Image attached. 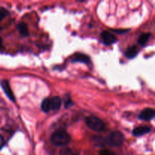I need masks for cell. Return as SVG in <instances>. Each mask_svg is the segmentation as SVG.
<instances>
[{
	"mask_svg": "<svg viewBox=\"0 0 155 155\" xmlns=\"http://www.w3.org/2000/svg\"><path fill=\"white\" fill-rule=\"evenodd\" d=\"M155 116V111L152 108H145L139 114V118L142 120L149 121L152 120Z\"/></svg>",
	"mask_w": 155,
	"mask_h": 155,
	"instance_id": "8992f818",
	"label": "cell"
},
{
	"mask_svg": "<svg viewBox=\"0 0 155 155\" xmlns=\"http://www.w3.org/2000/svg\"><path fill=\"white\" fill-rule=\"evenodd\" d=\"M72 62H80L83 64H89L90 62V58L89 56L85 54H81V53H77L73 57Z\"/></svg>",
	"mask_w": 155,
	"mask_h": 155,
	"instance_id": "ba28073f",
	"label": "cell"
},
{
	"mask_svg": "<svg viewBox=\"0 0 155 155\" xmlns=\"http://www.w3.org/2000/svg\"><path fill=\"white\" fill-rule=\"evenodd\" d=\"M73 101L72 100H71V98H70V97H68V98L65 99L64 101V106L66 108H68L69 107H71V106L73 105Z\"/></svg>",
	"mask_w": 155,
	"mask_h": 155,
	"instance_id": "2e32d148",
	"label": "cell"
},
{
	"mask_svg": "<svg viewBox=\"0 0 155 155\" xmlns=\"http://www.w3.org/2000/svg\"><path fill=\"white\" fill-rule=\"evenodd\" d=\"M2 45V39L1 36H0V48H1Z\"/></svg>",
	"mask_w": 155,
	"mask_h": 155,
	"instance_id": "44dd1931",
	"label": "cell"
},
{
	"mask_svg": "<svg viewBox=\"0 0 155 155\" xmlns=\"http://www.w3.org/2000/svg\"><path fill=\"white\" fill-rule=\"evenodd\" d=\"M106 145L113 147H119L123 145L124 142V136L120 131H114L105 138Z\"/></svg>",
	"mask_w": 155,
	"mask_h": 155,
	"instance_id": "3957f363",
	"label": "cell"
},
{
	"mask_svg": "<svg viewBox=\"0 0 155 155\" xmlns=\"http://www.w3.org/2000/svg\"><path fill=\"white\" fill-rule=\"evenodd\" d=\"M99 155H116L113 151H110V150H101L99 152Z\"/></svg>",
	"mask_w": 155,
	"mask_h": 155,
	"instance_id": "e0dca14e",
	"label": "cell"
},
{
	"mask_svg": "<svg viewBox=\"0 0 155 155\" xmlns=\"http://www.w3.org/2000/svg\"><path fill=\"white\" fill-rule=\"evenodd\" d=\"M71 136L64 130H57L51 136V142L55 146L63 147L68 145L71 142Z\"/></svg>",
	"mask_w": 155,
	"mask_h": 155,
	"instance_id": "6da1fadb",
	"label": "cell"
},
{
	"mask_svg": "<svg viewBox=\"0 0 155 155\" xmlns=\"http://www.w3.org/2000/svg\"><path fill=\"white\" fill-rule=\"evenodd\" d=\"M139 53V49H138V47L136 45H133V46L130 47L129 48H127V51H125V55L127 56L128 58H134L136 55Z\"/></svg>",
	"mask_w": 155,
	"mask_h": 155,
	"instance_id": "9c48e42d",
	"label": "cell"
},
{
	"mask_svg": "<svg viewBox=\"0 0 155 155\" xmlns=\"http://www.w3.org/2000/svg\"><path fill=\"white\" fill-rule=\"evenodd\" d=\"M9 12L7 9L4 8L2 7H0V22L2 21L4 18H5L6 17L8 16Z\"/></svg>",
	"mask_w": 155,
	"mask_h": 155,
	"instance_id": "9a60e30c",
	"label": "cell"
},
{
	"mask_svg": "<svg viewBox=\"0 0 155 155\" xmlns=\"http://www.w3.org/2000/svg\"><path fill=\"white\" fill-rule=\"evenodd\" d=\"M18 31H19L20 34L21 35L24 37H26V36H29V30H28V27H27V24L24 22H20L19 24H18Z\"/></svg>",
	"mask_w": 155,
	"mask_h": 155,
	"instance_id": "30bf717a",
	"label": "cell"
},
{
	"mask_svg": "<svg viewBox=\"0 0 155 155\" xmlns=\"http://www.w3.org/2000/svg\"><path fill=\"white\" fill-rule=\"evenodd\" d=\"M61 106V99L58 96H54L51 98V110H58L60 109Z\"/></svg>",
	"mask_w": 155,
	"mask_h": 155,
	"instance_id": "8fae6325",
	"label": "cell"
},
{
	"mask_svg": "<svg viewBox=\"0 0 155 155\" xmlns=\"http://www.w3.org/2000/svg\"><path fill=\"white\" fill-rule=\"evenodd\" d=\"M5 145V140H4V138L0 135V150L3 148Z\"/></svg>",
	"mask_w": 155,
	"mask_h": 155,
	"instance_id": "d6986e66",
	"label": "cell"
},
{
	"mask_svg": "<svg viewBox=\"0 0 155 155\" xmlns=\"http://www.w3.org/2000/svg\"><path fill=\"white\" fill-rule=\"evenodd\" d=\"M101 39L103 43L106 45H110L117 41V37L108 31H103L101 33Z\"/></svg>",
	"mask_w": 155,
	"mask_h": 155,
	"instance_id": "277c9868",
	"label": "cell"
},
{
	"mask_svg": "<svg viewBox=\"0 0 155 155\" xmlns=\"http://www.w3.org/2000/svg\"><path fill=\"white\" fill-rule=\"evenodd\" d=\"M61 155H75V154H73L70 149H64V150H62L61 152Z\"/></svg>",
	"mask_w": 155,
	"mask_h": 155,
	"instance_id": "ac0fdd59",
	"label": "cell"
},
{
	"mask_svg": "<svg viewBox=\"0 0 155 155\" xmlns=\"http://www.w3.org/2000/svg\"><path fill=\"white\" fill-rule=\"evenodd\" d=\"M86 124L90 130L97 133H101L106 130V125L104 121L97 117H87L86 118Z\"/></svg>",
	"mask_w": 155,
	"mask_h": 155,
	"instance_id": "7a4b0ae2",
	"label": "cell"
},
{
	"mask_svg": "<svg viewBox=\"0 0 155 155\" xmlns=\"http://www.w3.org/2000/svg\"><path fill=\"white\" fill-rule=\"evenodd\" d=\"M113 31L116 32V33H126V32L128 31V30H114Z\"/></svg>",
	"mask_w": 155,
	"mask_h": 155,
	"instance_id": "ffe728a7",
	"label": "cell"
},
{
	"mask_svg": "<svg viewBox=\"0 0 155 155\" xmlns=\"http://www.w3.org/2000/svg\"><path fill=\"white\" fill-rule=\"evenodd\" d=\"M0 84H1L2 88L3 91H4V92L5 93V95H7L8 98L10 100H12V101H14V102H15V95H14V93H13V92H12V88H11L8 81L6 80H2Z\"/></svg>",
	"mask_w": 155,
	"mask_h": 155,
	"instance_id": "5b68a950",
	"label": "cell"
},
{
	"mask_svg": "<svg viewBox=\"0 0 155 155\" xmlns=\"http://www.w3.org/2000/svg\"><path fill=\"white\" fill-rule=\"evenodd\" d=\"M151 131V127H148V126H140L136 128H135L133 131V136H141L143 135L149 133Z\"/></svg>",
	"mask_w": 155,
	"mask_h": 155,
	"instance_id": "52a82bcc",
	"label": "cell"
},
{
	"mask_svg": "<svg viewBox=\"0 0 155 155\" xmlns=\"http://www.w3.org/2000/svg\"><path fill=\"white\" fill-rule=\"evenodd\" d=\"M41 109L45 113H48L51 110V98H45L42 101V104H41Z\"/></svg>",
	"mask_w": 155,
	"mask_h": 155,
	"instance_id": "7c38bea8",
	"label": "cell"
},
{
	"mask_svg": "<svg viewBox=\"0 0 155 155\" xmlns=\"http://www.w3.org/2000/svg\"><path fill=\"white\" fill-rule=\"evenodd\" d=\"M150 36H151V33H142V34L140 35L139 36V39H138V42L140 45H143L148 42V40L149 39Z\"/></svg>",
	"mask_w": 155,
	"mask_h": 155,
	"instance_id": "4fadbf2b",
	"label": "cell"
},
{
	"mask_svg": "<svg viewBox=\"0 0 155 155\" xmlns=\"http://www.w3.org/2000/svg\"><path fill=\"white\" fill-rule=\"evenodd\" d=\"M93 140L95 142V143L96 145H98V146H104L106 145L105 139L103 137H100V136H95L93 137Z\"/></svg>",
	"mask_w": 155,
	"mask_h": 155,
	"instance_id": "5bb4252c",
	"label": "cell"
}]
</instances>
